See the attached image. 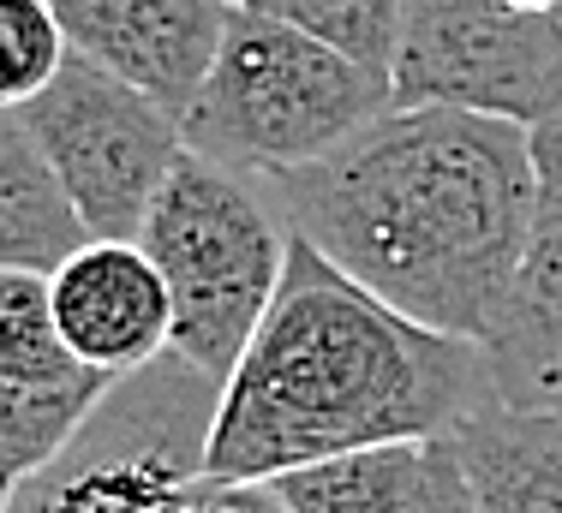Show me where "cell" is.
I'll return each instance as SVG.
<instances>
[{
    "label": "cell",
    "mask_w": 562,
    "mask_h": 513,
    "mask_svg": "<svg viewBox=\"0 0 562 513\" xmlns=\"http://www.w3.org/2000/svg\"><path fill=\"white\" fill-rule=\"evenodd\" d=\"M12 114L43 144L48 168L66 180L78 215L97 239H138L186 156V126L138 84L72 54L66 72Z\"/></svg>",
    "instance_id": "8992f818"
},
{
    "label": "cell",
    "mask_w": 562,
    "mask_h": 513,
    "mask_svg": "<svg viewBox=\"0 0 562 513\" xmlns=\"http://www.w3.org/2000/svg\"><path fill=\"white\" fill-rule=\"evenodd\" d=\"M293 233L425 329L485 346L527 256L539 156L515 119L390 107L336 156L270 180Z\"/></svg>",
    "instance_id": "6da1fadb"
},
{
    "label": "cell",
    "mask_w": 562,
    "mask_h": 513,
    "mask_svg": "<svg viewBox=\"0 0 562 513\" xmlns=\"http://www.w3.org/2000/svg\"><path fill=\"white\" fill-rule=\"evenodd\" d=\"M138 239L173 293V353L227 383L270 317L293 251V221L270 180L186 144Z\"/></svg>",
    "instance_id": "277c9868"
},
{
    "label": "cell",
    "mask_w": 562,
    "mask_h": 513,
    "mask_svg": "<svg viewBox=\"0 0 562 513\" xmlns=\"http://www.w3.org/2000/svg\"><path fill=\"white\" fill-rule=\"evenodd\" d=\"M539 204L508 310L485 341L491 388L515 412H562V114L532 126Z\"/></svg>",
    "instance_id": "9c48e42d"
},
{
    "label": "cell",
    "mask_w": 562,
    "mask_h": 513,
    "mask_svg": "<svg viewBox=\"0 0 562 513\" xmlns=\"http://www.w3.org/2000/svg\"><path fill=\"white\" fill-rule=\"evenodd\" d=\"M390 107V84L341 48L263 7H234L216 66L180 126L192 150L258 180H281L336 156Z\"/></svg>",
    "instance_id": "3957f363"
},
{
    "label": "cell",
    "mask_w": 562,
    "mask_h": 513,
    "mask_svg": "<svg viewBox=\"0 0 562 513\" xmlns=\"http://www.w3.org/2000/svg\"><path fill=\"white\" fill-rule=\"evenodd\" d=\"M479 513H562V412L485 400L461 430Z\"/></svg>",
    "instance_id": "5bb4252c"
},
{
    "label": "cell",
    "mask_w": 562,
    "mask_h": 513,
    "mask_svg": "<svg viewBox=\"0 0 562 513\" xmlns=\"http://www.w3.org/2000/svg\"><path fill=\"white\" fill-rule=\"evenodd\" d=\"M246 7H263V12H276V19L300 24L317 43L341 48L347 60H359L366 72H378L383 84H390L407 0H246Z\"/></svg>",
    "instance_id": "9a60e30c"
},
{
    "label": "cell",
    "mask_w": 562,
    "mask_h": 513,
    "mask_svg": "<svg viewBox=\"0 0 562 513\" xmlns=\"http://www.w3.org/2000/svg\"><path fill=\"white\" fill-rule=\"evenodd\" d=\"M227 7H246V0H227Z\"/></svg>",
    "instance_id": "d6986e66"
},
{
    "label": "cell",
    "mask_w": 562,
    "mask_h": 513,
    "mask_svg": "<svg viewBox=\"0 0 562 513\" xmlns=\"http://www.w3.org/2000/svg\"><path fill=\"white\" fill-rule=\"evenodd\" d=\"M90 239L97 233L78 215L66 180L48 168L31 126L7 107V119H0V269L55 275L66 256H78Z\"/></svg>",
    "instance_id": "4fadbf2b"
},
{
    "label": "cell",
    "mask_w": 562,
    "mask_h": 513,
    "mask_svg": "<svg viewBox=\"0 0 562 513\" xmlns=\"http://www.w3.org/2000/svg\"><path fill=\"white\" fill-rule=\"evenodd\" d=\"M222 388L186 353L126 371L55 460L12 483L7 513H156L210 471Z\"/></svg>",
    "instance_id": "5b68a950"
},
{
    "label": "cell",
    "mask_w": 562,
    "mask_h": 513,
    "mask_svg": "<svg viewBox=\"0 0 562 513\" xmlns=\"http://www.w3.org/2000/svg\"><path fill=\"white\" fill-rule=\"evenodd\" d=\"M293 513H479L461 436H407L270 478Z\"/></svg>",
    "instance_id": "7c38bea8"
},
{
    "label": "cell",
    "mask_w": 562,
    "mask_h": 513,
    "mask_svg": "<svg viewBox=\"0 0 562 513\" xmlns=\"http://www.w3.org/2000/svg\"><path fill=\"white\" fill-rule=\"evenodd\" d=\"M156 513H293L281 502L276 483H239V478H192L186 490H173Z\"/></svg>",
    "instance_id": "e0dca14e"
},
{
    "label": "cell",
    "mask_w": 562,
    "mask_h": 513,
    "mask_svg": "<svg viewBox=\"0 0 562 513\" xmlns=\"http://www.w3.org/2000/svg\"><path fill=\"white\" fill-rule=\"evenodd\" d=\"M72 60V36H66L55 0H0V90L7 107L31 102L48 90Z\"/></svg>",
    "instance_id": "2e32d148"
},
{
    "label": "cell",
    "mask_w": 562,
    "mask_h": 513,
    "mask_svg": "<svg viewBox=\"0 0 562 513\" xmlns=\"http://www.w3.org/2000/svg\"><path fill=\"white\" fill-rule=\"evenodd\" d=\"M395 107H461L515 126L562 114V12L508 0H407L390 66Z\"/></svg>",
    "instance_id": "52a82bcc"
},
{
    "label": "cell",
    "mask_w": 562,
    "mask_h": 513,
    "mask_svg": "<svg viewBox=\"0 0 562 513\" xmlns=\"http://www.w3.org/2000/svg\"><path fill=\"white\" fill-rule=\"evenodd\" d=\"M485 400V346L413 322L293 233L270 317L222 388L210 478L270 483L378 442L449 436Z\"/></svg>",
    "instance_id": "7a4b0ae2"
},
{
    "label": "cell",
    "mask_w": 562,
    "mask_h": 513,
    "mask_svg": "<svg viewBox=\"0 0 562 513\" xmlns=\"http://www.w3.org/2000/svg\"><path fill=\"white\" fill-rule=\"evenodd\" d=\"M48 305L66 346L109 376L173 353V293L144 239H90L48 275Z\"/></svg>",
    "instance_id": "8fae6325"
},
{
    "label": "cell",
    "mask_w": 562,
    "mask_h": 513,
    "mask_svg": "<svg viewBox=\"0 0 562 513\" xmlns=\"http://www.w3.org/2000/svg\"><path fill=\"white\" fill-rule=\"evenodd\" d=\"M114 383L66 346L48 275L0 269V483L12 490L55 460Z\"/></svg>",
    "instance_id": "ba28073f"
},
{
    "label": "cell",
    "mask_w": 562,
    "mask_h": 513,
    "mask_svg": "<svg viewBox=\"0 0 562 513\" xmlns=\"http://www.w3.org/2000/svg\"><path fill=\"white\" fill-rule=\"evenodd\" d=\"M508 7H532V12H562V0H508Z\"/></svg>",
    "instance_id": "ac0fdd59"
},
{
    "label": "cell",
    "mask_w": 562,
    "mask_h": 513,
    "mask_svg": "<svg viewBox=\"0 0 562 513\" xmlns=\"http://www.w3.org/2000/svg\"><path fill=\"white\" fill-rule=\"evenodd\" d=\"M55 12L72 54L109 66L180 119L204 90L234 19L227 0H55Z\"/></svg>",
    "instance_id": "30bf717a"
}]
</instances>
